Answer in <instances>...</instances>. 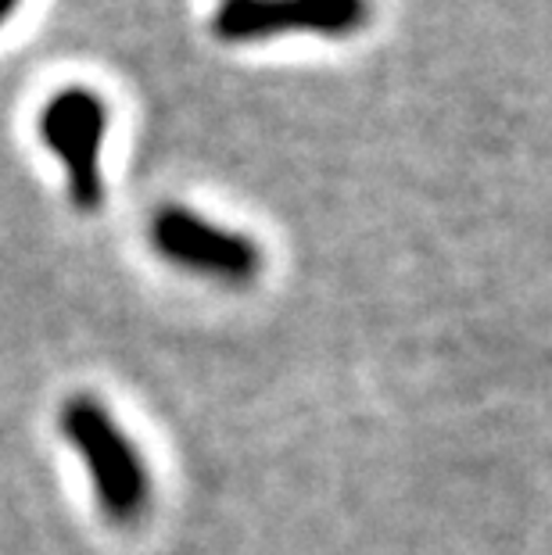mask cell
Masks as SVG:
<instances>
[{
	"label": "cell",
	"mask_w": 552,
	"mask_h": 555,
	"mask_svg": "<svg viewBox=\"0 0 552 555\" xmlns=\"http://www.w3.org/2000/svg\"><path fill=\"white\" fill-rule=\"evenodd\" d=\"M57 427L90 469V483L104 516L115 524H133L144 516L151 494L147 469L112 412L98 398L73 395L57 412Z\"/></svg>",
	"instance_id": "obj_1"
},
{
	"label": "cell",
	"mask_w": 552,
	"mask_h": 555,
	"mask_svg": "<svg viewBox=\"0 0 552 555\" xmlns=\"http://www.w3.org/2000/svg\"><path fill=\"white\" fill-rule=\"evenodd\" d=\"M104 137H108V104L93 90L65 87L43 104L40 140L62 162L68 201L79 211H98L104 205Z\"/></svg>",
	"instance_id": "obj_2"
},
{
	"label": "cell",
	"mask_w": 552,
	"mask_h": 555,
	"mask_svg": "<svg viewBox=\"0 0 552 555\" xmlns=\"http://www.w3.org/2000/svg\"><path fill=\"white\" fill-rule=\"evenodd\" d=\"M370 22V0H227L208 29L227 47L280 37L345 40Z\"/></svg>",
	"instance_id": "obj_3"
},
{
	"label": "cell",
	"mask_w": 552,
	"mask_h": 555,
	"mask_svg": "<svg viewBox=\"0 0 552 555\" xmlns=\"http://www.w3.org/2000/svg\"><path fill=\"white\" fill-rule=\"evenodd\" d=\"M151 244L166 262L222 283H252L262 269V251L252 237L222 230L180 205H166L151 219Z\"/></svg>",
	"instance_id": "obj_4"
},
{
	"label": "cell",
	"mask_w": 552,
	"mask_h": 555,
	"mask_svg": "<svg viewBox=\"0 0 552 555\" xmlns=\"http://www.w3.org/2000/svg\"><path fill=\"white\" fill-rule=\"evenodd\" d=\"M18 4H22V0H0V29L8 26V18L15 15V11H18Z\"/></svg>",
	"instance_id": "obj_5"
},
{
	"label": "cell",
	"mask_w": 552,
	"mask_h": 555,
	"mask_svg": "<svg viewBox=\"0 0 552 555\" xmlns=\"http://www.w3.org/2000/svg\"><path fill=\"white\" fill-rule=\"evenodd\" d=\"M222 4H227V0H222Z\"/></svg>",
	"instance_id": "obj_6"
}]
</instances>
